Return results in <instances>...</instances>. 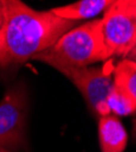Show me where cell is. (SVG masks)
Listing matches in <instances>:
<instances>
[{"instance_id":"1","label":"cell","mask_w":136,"mask_h":152,"mask_svg":"<svg viewBox=\"0 0 136 152\" xmlns=\"http://www.w3.org/2000/svg\"><path fill=\"white\" fill-rule=\"evenodd\" d=\"M76 21L50 11H36L20 0H3L0 26V69L23 65L51 48L76 27Z\"/></svg>"},{"instance_id":"2","label":"cell","mask_w":136,"mask_h":152,"mask_svg":"<svg viewBox=\"0 0 136 152\" xmlns=\"http://www.w3.org/2000/svg\"><path fill=\"white\" fill-rule=\"evenodd\" d=\"M111 57L102 33V20L86 22L65 33L45 51L33 60L60 69L68 67H89V65Z\"/></svg>"},{"instance_id":"3","label":"cell","mask_w":136,"mask_h":152,"mask_svg":"<svg viewBox=\"0 0 136 152\" xmlns=\"http://www.w3.org/2000/svg\"><path fill=\"white\" fill-rule=\"evenodd\" d=\"M28 95L23 84L7 90L0 100V147L16 152L28 148L26 122Z\"/></svg>"},{"instance_id":"4","label":"cell","mask_w":136,"mask_h":152,"mask_svg":"<svg viewBox=\"0 0 136 152\" xmlns=\"http://www.w3.org/2000/svg\"><path fill=\"white\" fill-rule=\"evenodd\" d=\"M102 20L105 44L111 56H124L136 46V0H118Z\"/></svg>"},{"instance_id":"5","label":"cell","mask_w":136,"mask_h":152,"mask_svg":"<svg viewBox=\"0 0 136 152\" xmlns=\"http://www.w3.org/2000/svg\"><path fill=\"white\" fill-rule=\"evenodd\" d=\"M78 88L88 105L101 117L109 115L107 96L114 85L112 73L108 66L103 67H68L57 69Z\"/></svg>"},{"instance_id":"6","label":"cell","mask_w":136,"mask_h":152,"mask_svg":"<svg viewBox=\"0 0 136 152\" xmlns=\"http://www.w3.org/2000/svg\"><path fill=\"white\" fill-rule=\"evenodd\" d=\"M101 152H123L128 144V133L116 116H103L98 121Z\"/></svg>"},{"instance_id":"7","label":"cell","mask_w":136,"mask_h":152,"mask_svg":"<svg viewBox=\"0 0 136 152\" xmlns=\"http://www.w3.org/2000/svg\"><path fill=\"white\" fill-rule=\"evenodd\" d=\"M113 3L114 1L111 0H81L66 6L51 9V12L61 18L77 22L78 20L90 18L101 12H106Z\"/></svg>"},{"instance_id":"8","label":"cell","mask_w":136,"mask_h":152,"mask_svg":"<svg viewBox=\"0 0 136 152\" xmlns=\"http://www.w3.org/2000/svg\"><path fill=\"white\" fill-rule=\"evenodd\" d=\"M113 83L136 101V62L123 60L113 68Z\"/></svg>"},{"instance_id":"9","label":"cell","mask_w":136,"mask_h":152,"mask_svg":"<svg viewBox=\"0 0 136 152\" xmlns=\"http://www.w3.org/2000/svg\"><path fill=\"white\" fill-rule=\"evenodd\" d=\"M107 106L109 112L117 116H129L136 112V101L129 94L113 85L107 96Z\"/></svg>"},{"instance_id":"10","label":"cell","mask_w":136,"mask_h":152,"mask_svg":"<svg viewBox=\"0 0 136 152\" xmlns=\"http://www.w3.org/2000/svg\"><path fill=\"white\" fill-rule=\"evenodd\" d=\"M3 23V0H0V26Z\"/></svg>"},{"instance_id":"11","label":"cell","mask_w":136,"mask_h":152,"mask_svg":"<svg viewBox=\"0 0 136 152\" xmlns=\"http://www.w3.org/2000/svg\"><path fill=\"white\" fill-rule=\"evenodd\" d=\"M132 130H134V136L136 139V119L134 121V125H132Z\"/></svg>"},{"instance_id":"12","label":"cell","mask_w":136,"mask_h":152,"mask_svg":"<svg viewBox=\"0 0 136 152\" xmlns=\"http://www.w3.org/2000/svg\"><path fill=\"white\" fill-rule=\"evenodd\" d=\"M0 152H12V151H9V150H5V148H1V147H0Z\"/></svg>"}]
</instances>
